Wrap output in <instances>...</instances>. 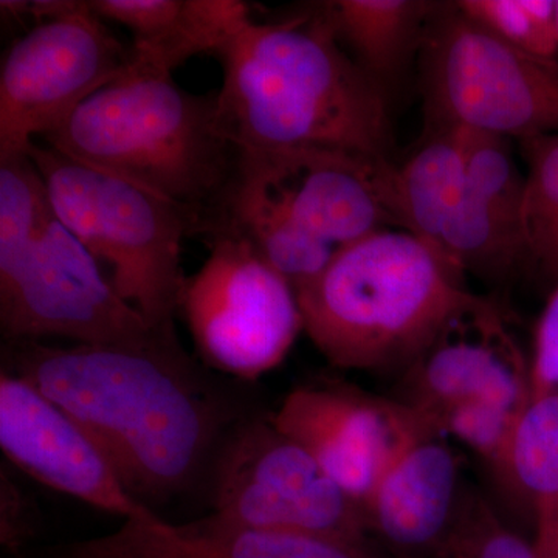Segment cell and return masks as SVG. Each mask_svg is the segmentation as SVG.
<instances>
[{"instance_id":"cell-9","label":"cell","mask_w":558,"mask_h":558,"mask_svg":"<svg viewBox=\"0 0 558 558\" xmlns=\"http://www.w3.org/2000/svg\"><path fill=\"white\" fill-rule=\"evenodd\" d=\"M132 60L89 2L11 44L0 68V161L24 156L61 128Z\"/></svg>"},{"instance_id":"cell-8","label":"cell","mask_w":558,"mask_h":558,"mask_svg":"<svg viewBox=\"0 0 558 558\" xmlns=\"http://www.w3.org/2000/svg\"><path fill=\"white\" fill-rule=\"evenodd\" d=\"M207 242L209 256L185 279L180 311L208 368L258 380L284 362L304 330L299 293L248 242L231 234Z\"/></svg>"},{"instance_id":"cell-4","label":"cell","mask_w":558,"mask_h":558,"mask_svg":"<svg viewBox=\"0 0 558 558\" xmlns=\"http://www.w3.org/2000/svg\"><path fill=\"white\" fill-rule=\"evenodd\" d=\"M216 92L191 94L172 73L132 60L39 142L179 205L194 234L218 207L240 148L220 131Z\"/></svg>"},{"instance_id":"cell-12","label":"cell","mask_w":558,"mask_h":558,"mask_svg":"<svg viewBox=\"0 0 558 558\" xmlns=\"http://www.w3.org/2000/svg\"><path fill=\"white\" fill-rule=\"evenodd\" d=\"M270 417L362 509L392 459L427 427L400 400L336 380L293 388Z\"/></svg>"},{"instance_id":"cell-3","label":"cell","mask_w":558,"mask_h":558,"mask_svg":"<svg viewBox=\"0 0 558 558\" xmlns=\"http://www.w3.org/2000/svg\"><path fill=\"white\" fill-rule=\"evenodd\" d=\"M304 332L333 368H409L462 312L487 299L414 234L384 229L339 250L296 290Z\"/></svg>"},{"instance_id":"cell-11","label":"cell","mask_w":558,"mask_h":558,"mask_svg":"<svg viewBox=\"0 0 558 558\" xmlns=\"http://www.w3.org/2000/svg\"><path fill=\"white\" fill-rule=\"evenodd\" d=\"M3 341L137 344L163 332L126 303L100 264L47 211L38 238L16 269L0 277Z\"/></svg>"},{"instance_id":"cell-6","label":"cell","mask_w":558,"mask_h":558,"mask_svg":"<svg viewBox=\"0 0 558 558\" xmlns=\"http://www.w3.org/2000/svg\"><path fill=\"white\" fill-rule=\"evenodd\" d=\"M427 131L558 134V62L531 57L440 3L421 47Z\"/></svg>"},{"instance_id":"cell-14","label":"cell","mask_w":558,"mask_h":558,"mask_svg":"<svg viewBox=\"0 0 558 558\" xmlns=\"http://www.w3.org/2000/svg\"><path fill=\"white\" fill-rule=\"evenodd\" d=\"M422 421L464 402L523 413L531 403L529 366L494 301L451 319L438 339L403 369L398 399Z\"/></svg>"},{"instance_id":"cell-18","label":"cell","mask_w":558,"mask_h":558,"mask_svg":"<svg viewBox=\"0 0 558 558\" xmlns=\"http://www.w3.org/2000/svg\"><path fill=\"white\" fill-rule=\"evenodd\" d=\"M343 50L388 95L421 53L440 3L427 0H332L317 3Z\"/></svg>"},{"instance_id":"cell-23","label":"cell","mask_w":558,"mask_h":558,"mask_svg":"<svg viewBox=\"0 0 558 558\" xmlns=\"http://www.w3.org/2000/svg\"><path fill=\"white\" fill-rule=\"evenodd\" d=\"M523 413L494 403L464 402L440 411L425 425L464 444L510 484V453Z\"/></svg>"},{"instance_id":"cell-22","label":"cell","mask_w":558,"mask_h":558,"mask_svg":"<svg viewBox=\"0 0 558 558\" xmlns=\"http://www.w3.org/2000/svg\"><path fill=\"white\" fill-rule=\"evenodd\" d=\"M520 143L527 163L523 205L527 259L545 269L558 248V134Z\"/></svg>"},{"instance_id":"cell-25","label":"cell","mask_w":558,"mask_h":558,"mask_svg":"<svg viewBox=\"0 0 558 558\" xmlns=\"http://www.w3.org/2000/svg\"><path fill=\"white\" fill-rule=\"evenodd\" d=\"M529 379L531 400L558 395V282L539 317Z\"/></svg>"},{"instance_id":"cell-16","label":"cell","mask_w":558,"mask_h":558,"mask_svg":"<svg viewBox=\"0 0 558 558\" xmlns=\"http://www.w3.org/2000/svg\"><path fill=\"white\" fill-rule=\"evenodd\" d=\"M47 558H392L376 545L241 526L209 515L185 524L124 521L102 537L51 548Z\"/></svg>"},{"instance_id":"cell-20","label":"cell","mask_w":558,"mask_h":558,"mask_svg":"<svg viewBox=\"0 0 558 558\" xmlns=\"http://www.w3.org/2000/svg\"><path fill=\"white\" fill-rule=\"evenodd\" d=\"M510 484L526 494L534 510L538 558H558V395L531 400L521 414Z\"/></svg>"},{"instance_id":"cell-5","label":"cell","mask_w":558,"mask_h":558,"mask_svg":"<svg viewBox=\"0 0 558 558\" xmlns=\"http://www.w3.org/2000/svg\"><path fill=\"white\" fill-rule=\"evenodd\" d=\"M61 226L83 245L121 299L153 328L174 330L185 277L182 242L194 219L130 180L95 170L35 142L27 150Z\"/></svg>"},{"instance_id":"cell-2","label":"cell","mask_w":558,"mask_h":558,"mask_svg":"<svg viewBox=\"0 0 558 558\" xmlns=\"http://www.w3.org/2000/svg\"><path fill=\"white\" fill-rule=\"evenodd\" d=\"M213 57L220 131L240 149H326L389 160L388 95L330 32L318 5L252 17Z\"/></svg>"},{"instance_id":"cell-13","label":"cell","mask_w":558,"mask_h":558,"mask_svg":"<svg viewBox=\"0 0 558 558\" xmlns=\"http://www.w3.org/2000/svg\"><path fill=\"white\" fill-rule=\"evenodd\" d=\"M0 447L11 464L44 486L124 521L160 520L132 497L97 440L72 414L31 381L3 369Z\"/></svg>"},{"instance_id":"cell-21","label":"cell","mask_w":558,"mask_h":558,"mask_svg":"<svg viewBox=\"0 0 558 558\" xmlns=\"http://www.w3.org/2000/svg\"><path fill=\"white\" fill-rule=\"evenodd\" d=\"M454 5L502 43L558 62L557 0H459Z\"/></svg>"},{"instance_id":"cell-15","label":"cell","mask_w":558,"mask_h":558,"mask_svg":"<svg viewBox=\"0 0 558 558\" xmlns=\"http://www.w3.org/2000/svg\"><path fill=\"white\" fill-rule=\"evenodd\" d=\"M464 494L461 458L446 436L422 428L363 502L369 537L392 558H439Z\"/></svg>"},{"instance_id":"cell-27","label":"cell","mask_w":558,"mask_h":558,"mask_svg":"<svg viewBox=\"0 0 558 558\" xmlns=\"http://www.w3.org/2000/svg\"><path fill=\"white\" fill-rule=\"evenodd\" d=\"M557 9H558V0H557Z\"/></svg>"},{"instance_id":"cell-1","label":"cell","mask_w":558,"mask_h":558,"mask_svg":"<svg viewBox=\"0 0 558 558\" xmlns=\"http://www.w3.org/2000/svg\"><path fill=\"white\" fill-rule=\"evenodd\" d=\"M2 369L72 414L150 510L208 490L220 449L253 413L191 357L175 330L137 344L3 341Z\"/></svg>"},{"instance_id":"cell-24","label":"cell","mask_w":558,"mask_h":558,"mask_svg":"<svg viewBox=\"0 0 558 558\" xmlns=\"http://www.w3.org/2000/svg\"><path fill=\"white\" fill-rule=\"evenodd\" d=\"M439 558H538L534 545L506 526L476 492L465 488L457 523Z\"/></svg>"},{"instance_id":"cell-7","label":"cell","mask_w":558,"mask_h":558,"mask_svg":"<svg viewBox=\"0 0 558 558\" xmlns=\"http://www.w3.org/2000/svg\"><path fill=\"white\" fill-rule=\"evenodd\" d=\"M207 492L211 515L229 523L376 545L362 506L270 414L253 411L233 428Z\"/></svg>"},{"instance_id":"cell-26","label":"cell","mask_w":558,"mask_h":558,"mask_svg":"<svg viewBox=\"0 0 558 558\" xmlns=\"http://www.w3.org/2000/svg\"><path fill=\"white\" fill-rule=\"evenodd\" d=\"M0 501L2 545L11 553H20L35 534L36 506L5 468H2L0 481Z\"/></svg>"},{"instance_id":"cell-19","label":"cell","mask_w":558,"mask_h":558,"mask_svg":"<svg viewBox=\"0 0 558 558\" xmlns=\"http://www.w3.org/2000/svg\"><path fill=\"white\" fill-rule=\"evenodd\" d=\"M465 186L464 160L453 131L425 134L405 163L395 165L392 196L400 229L439 255L444 230Z\"/></svg>"},{"instance_id":"cell-10","label":"cell","mask_w":558,"mask_h":558,"mask_svg":"<svg viewBox=\"0 0 558 558\" xmlns=\"http://www.w3.org/2000/svg\"><path fill=\"white\" fill-rule=\"evenodd\" d=\"M391 160L326 149H240L227 190L339 250L400 229ZM402 230V229H400Z\"/></svg>"},{"instance_id":"cell-17","label":"cell","mask_w":558,"mask_h":558,"mask_svg":"<svg viewBox=\"0 0 558 558\" xmlns=\"http://www.w3.org/2000/svg\"><path fill=\"white\" fill-rule=\"evenodd\" d=\"M92 11L132 33V57L172 73L197 54H215L250 20L240 0H94Z\"/></svg>"}]
</instances>
